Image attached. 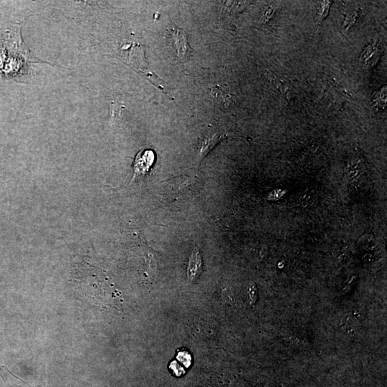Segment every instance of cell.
Masks as SVG:
<instances>
[{"instance_id": "cell-1", "label": "cell", "mask_w": 387, "mask_h": 387, "mask_svg": "<svg viewBox=\"0 0 387 387\" xmlns=\"http://www.w3.org/2000/svg\"><path fill=\"white\" fill-rule=\"evenodd\" d=\"M155 159V153L152 149H147L139 152L134 162V174L132 182L136 178L145 176L152 168Z\"/></svg>"}, {"instance_id": "cell-2", "label": "cell", "mask_w": 387, "mask_h": 387, "mask_svg": "<svg viewBox=\"0 0 387 387\" xmlns=\"http://www.w3.org/2000/svg\"><path fill=\"white\" fill-rule=\"evenodd\" d=\"M202 271V257L199 249L196 247L189 257L188 268H187V277L189 281H195Z\"/></svg>"}, {"instance_id": "cell-3", "label": "cell", "mask_w": 387, "mask_h": 387, "mask_svg": "<svg viewBox=\"0 0 387 387\" xmlns=\"http://www.w3.org/2000/svg\"><path fill=\"white\" fill-rule=\"evenodd\" d=\"M173 32V37H174V42H175L176 47L177 50V55L178 58L181 57L182 59L188 57L190 47L187 41V36L181 31L177 30Z\"/></svg>"}, {"instance_id": "cell-4", "label": "cell", "mask_w": 387, "mask_h": 387, "mask_svg": "<svg viewBox=\"0 0 387 387\" xmlns=\"http://www.w3.org/2000/svg\"><path fill=\"white\" fill-rule=\"evenodd\" d=\"M382 48L378 43L375 44L370 45L366 48L363 53H362L361 59L362 62L365 63L368 66H372L377 62L379 59L380 56L382 53Z\"/></svg>"}, {"instance_id": "cell-5", "label": "cell", "mask_w": 387, "mask_h": 387, "mask_svg": "<svg viewBox=\"0 0 387 387\" xmlns=\"http://www.w3.org/2000/svg\"><path fill=\"white\" fill-rule=\"evenodd\" d=\"M223 139V136L214 135L212 136V137L205 139V140L204 141L202 146H201L200 149H199L198 157H197L198 164H199L201 161L204 159V157H206V156L207 155V154H208V153L220 142L221 139Z\"/></svg>"}, {"instance_id": "cell-6", "label": "cell", "mask_w": 387, "mask_h": 387, "mask_svg": "<svg viewBox=\"0 0 387 387\" xmlns=\"http://www.w3.org/2000/svg\"><path fill=\"white\" fill-rule=\"evenodd\" d=\"M373 106L377 108V109H383L386 105V89L383 88L381 91L375 94L374 97L372 99Z\"/></svg>"}, {"instance_id": "cell-7", "label": "cell", "mask_w": 387, "mask_h": 387, "mask_svg": "<svg viewBox=\"0 0 387 387\" xmlns=\"http://www.w3.org/2000/svg\"><path fill=\"white\" fill-rule=\"evenodd\" d=\"M332 2L324 1L319 3L318 8V18L320 23L323 21L325 17L328 16L329 8L331 6Z\"/></svg>"}, {"instance_id": "cell-8", "label": "cell", "mask_w": 387, "mask_h": 387, "mask_svg": "<svg viewBox=\"0 0 387 387\" xmlns=\"http://www.w3.org/2000/svg\"><path fill=\"white\" fill-rule=\"evenodd\" d=\"M343 329L348 333H354L356 330V322L355 319L350 317L343 318L341 321Z\"/></svg>"}, {"instance_id": "cell-9", "label": "cell", "mask_w": 387, "mask_h": 387, "mask_svg": "<svg viewBox=\"0 0 387 387\" xmlns=\"http://www.w3.org/2000/svg\"><path fill=\"white\" fill-rule=\"evenodd\" d=\"M178 359L180 360V361H182L186 366H189V364H190V356H189L188 353H186V352L179 353L178 355Z\"/></svg>"}]
</instances>
